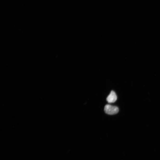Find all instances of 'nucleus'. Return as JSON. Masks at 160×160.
I'll use <instances>...</instances> for the list:
<instances>
[{
	"label": "nucleus",
	"instance_id": "f257e3e1",
	"mask_svg": "<svg viewBox=\"0 0 160 160\" xmlns=\"http://www.w3.org/2000/svg\"><path fill=\"white\" fill-rule=\"evenodd\" d=\"M104 111L105 113L109 115H114L117 114L119 111V109L117 106L107 104L104 107Z\"/></svg>",
	"mask_w": 160,
	"mask_h": 160
},
{
	"label": "nucleus",
	"instance_id": "f03ea898",
	"mask_svg": "<svg viewBox=\"0 0 160 160\" xmlns=\"http://www.w3.org/2000/svg\"><path fill=\"white\" fill-rule=\"evenodd\" d=\"M117 99V96L115 91H111L106 98L107 102L109 103L115 102Z\"/></svg>",
	"mask_w": 160,
	"mask_h": 160
}]
</instances>
